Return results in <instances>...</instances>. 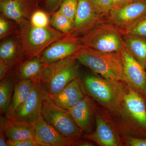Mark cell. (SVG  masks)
Listing matches in <instances>:
<instances>
[{
	"mask_svg": "<svg viewBox=\"0 0 146 146\" xmlns=\"http://www.w3.org/2000/svg\"><path fill=\"white\" fill-rule=\"evenodd\" d=\"M96 128L95 132L85 134L83 137L103 146L119 145L117 139L112 129L100 116L96 119Z\"/></svg>",
	"mask_w": 146,
	"mask_h": 146,
	"instance_id": "d6986e66",
	"label": "cell"
},
{
	"mask_svg": "<svg viewBox=\"0 0 146 146\" xmlns=\"http://www.w3.org/2000/svg\"><path fill=\"white\" fill-rule=\"evenodd\" d=\"M124 42L129 50L146 68V37L123 34Z\"/></svg>",
	"mask_w": 146,
	"mask_h": 146,
	"instance_id": "ffe728a7",
	"label": "cell"
},
{
	"mask_svg": "<svg viewBox=\"0 0 146 146\" xmlns=\"http://www.w3.org/2000/svg\"><path fill=\"white\" fill-rule=\"evenodd\" d=\"M74 55L78 62L106 79L128 83L120 52H103L84 46Z\"/></svg>",
	"mask_w": 146,
	"mask_h": 146,
	"instance_id": "7a4b0ae2",
	"label": "cell"
},
{
	"mask_svg": "<svg viewBox=\"0 0 146 146\" xmlns=\"http://www.w3.org/2000/svg\"><path fill=\"white\" fill-rule=\"evenodd\" d=\"M78 4V0H63L58 10L64 16L74 21Z\"/></svg>",
	"mask_w": 146,
	"mask_h": 146,
	"instance_id": "4316f807",
	"label": "cell"
},
{
	"mask_svg": "<svg viewBox=\"0 0 146 146\" xmlns=\"http://www.w3.org/2000/svg\"><path fill=\"white\" fill-rule=\"evenodd\" d=\"M128 144L131 146H146V139L134 138H128Z\"/></svg>",
	"mask_w": 146,
	"mask_h": 146,
	"instance_id": "e575fe53",
	"label": "cell"
},
{
	"mask_svg": "<svg viewBox=\"0 0 146 146\" xmlns=\"http://www.w3.org/2000/svg\"><path fill=\"white\" fill-rule=\"evenodd\" d=\"M11 66L8 65L2 60H0V80H3L8 75L9 70L11 68Z\"/></svg>",
	"mask_w": 146,
	"mask_h": 146,
	"instance_id": "836d02e7",
	"label": "cell"
},
{
	"mask_svg": "<svg viewBox=\"0 0 146 146\" xmlns=\"http://www.w3.org/2000/svg\"><path fill=\"white\" fill-rule=\"evenodd\" d=\"M63 0H46V7L48 13H53L57 11Z\"/></svg>",
	"mask_w": 146,
	"mask_h": 146,
	"instance_id": "d6a6232c",
	"label": "cell"
},
{
	"mask_svg": "<svg viewBox=\"0 0 146 146\" xmlns=\"http://www.w3.org/2000/svg\"><path fill=\"white\" fill-rule=\"evenodd\" d=\"M14 80L12 76H7L0 84V112L1 115L6 114L12 99L14 89Z\"/></svg>",
	"mask_w": 146,
	"mask_h": 146,
	"instance_id": "cb8c5ba5",
	"label": "cell"
},
{
	"mask_svg": "<svg viewBox=\"0 0 146 146\" xmlns=\"http://www.w3.org/2000/svg\"><path fill=\"white\" fill-rule=\"evenodd\" d=\"M73 145L78 146H94V144L88 142H81L80 143H74Z\"/></svg>",
	"mask_w": 146,
	"mask_h": 146,
	"instance_id": "d590c367",
	"label": "cell"
},
{
	"mask_svg": "<svg viewBox=\"0 0 146 146\" xmlns=\"http://www.w3.org/2000/svg\"><path fill=\"white\" fill-rule=\"evenodd\" d=\"M7 1V0H0L1 2L4 1Z\"/></svg>",
	"mask_w": 146,
	"mask_h": 146,
	"instance_id": "f35d334b",
	"label": "cell"
},
{
	"mask_svg": "<svg viewBox=\"0 0 146 146\" xmlns=\"http://www.w3.org/2000/svg\"><path fill=\"white\" fill-rule=\"evenodd\" d=\"M30 23L33 26L43 28L49 25L50 21L46 12L41 10H37L31 14Z\"/></svg>",
	"mask_w": 146,
	"mask_h": 146,
	"instance_id": "83f0119b",
	"label": "cell"
},
{
	"mask_svg": "<svg viewBox=\"0 0 146 146\" xmlns=\"http://www.w3.org/2000/svg\"></svg>",
	"mask_w": 146,
	"mask_h": 146,
	"instance_id": "ab89813d",
	"label": "cell"
},
{
	"mask_svg": "<svg viewBox=\"0 0 146 146\" xmlns=\"http://www.w3.org/2000/svg\"><path fill=\"white\" fill-rule=\"evenodd\" d=\"M0 120V146H7V140L5 136V128L8 119L1 115Z\"/></svg>",
	"mask_w": 146,
	"mask_h": 146,
	"instance_id": "1f68e13d",
	"label": "cell"
},
{
	"mask_svg": "<svg viewBox=\"0 0 146 146\" xmlns=\"http://www.w3.org/2000/svg\"><path fill=\"white\" fill-rule=\"evenodd\" d=\"M146 13V0H135L113 9L109 22L120 29L125 28Z\"/></svg>",
	"mask_w": 146,
	"mask_h": 146,
	"instance_id": "30bf717a",
	"label": "cell"
},
{
	"mask_svg": "<svg viewBox=\"0 0 146 146\" xmlns=\"http://www.w3.org/2000/svg\"><path fill=\"white\" fill-rule=\"evenodd\" d=\"M133 1H135V0H123L122 2L121 3L120 5L126 3L130 2H131Z\"/></svg>",
	"mask_w": 146,
	"mask_h": 146,
	"instance_id": "74e56055",
	"label": "cell"
},
{
	"mask_svg": "<svg viewBox=\"0 0 146 146\" xmlns=\"http://www.w3.org/2000/svg\"><path fill=\"white\" fill-rule=\"evenodd\" d=\"M84 82L88 93L95 100L110 109L117 106L122 93L117 82L92 74L85 76Z\"/></svg>",
	"mask_w": 146,
	"mask_h": 146,
	"instance_id": "5b68a950",
	"label": "cell"
},
{
	"mask_svg": "<svg viewBox=\"0 0 146 146\" xmlns=\"http://www.w3.org/2000/svg\"><path fill=\"white\" fill-rule=\"evenodd\" d=\"M98 13L104 16H109L114 7L112 0H89Z\"/></svg>",
	"mask_w": 146,
	"mask_h": 146,
	"instance_id": "f1b7e54d",
	"label": "cell"
},
{
	"mask_svg": "<svg viewBox=\"0 0 146 146\" xmlns=\"http://www.w3.org/2000/svg\"><path fill=\"white\" fill-rule=\"evenodd\" d=\"M11 31V26L3 16L0 18V38L2 39L8 36Z\"/></svg>",
	"mask_w": 146,
	"mask_h": 146,
	"instance_id": "4dcf8cb0",
	"label": "cell"
},
{
	"mask_svg": "<svg viewBox=\"0 0 146 146\" xmlns=\"http://www.w3.org/2000/svg\"><path fill=\"white\" fill-rule=\"evenodd\" d=\"M19 48L16 39L5 40L0 46V60L11 67L19 63Z\"/></svg>",
	"mask_w": 146,
	"mask_h": 146,
	"instance_id": "603a6c76",
	"label": "cell"
},
{
	"mask_svg": "<svg viewBox=\"0 0 146 146\" xmlns=\"http://www.w3.org/2000/svg\"><path fill=\"white\" fill-rule=\"evenodd\" d=\"M128 84L146 100V71L130 52L124 42L120 51Z\"/></svg>",
	"mask_w": 146,
	"mask_h": 146,
	"instance_id": "8992f818",
	"label": "cell"
},
{
	"mask_svg": "<svg viewBox=\"0 0 146 146\" xmlns=\"http://www.w3.org/2000/svg\"><path fill=\"white\" fill-rule=\"evenodd\" d=\"M7 140L35 139V123L23 120L8 119L5 128Z\"/></svg>",
	"mask_w": 146,
	"mask_h": 146,
	"instance_id": "2e32d148",
	"label": "cell"
},
{
	"mask_svg": "<svg viewBox=\"0 0 146 146\" xmlns=\"http://www.w3.org/2000/svg\"><path fill=\"white\" fill-rule=\"evenodd\" d=\"M104 17L97 11L89 0H78L73 29L68 35L82 36L104 22Z\"/></svg>",
	"mask_w": 146,
	"mask_h": 146,
	"instance_id": "52a82bcc",
	"label": "cell"
},
{
	"mask_svg": "<svg viewBox=\"0 0 146 146\" xmlns=\"http://www.w3.org/2000/svg\"><path fill=\"white\" fill-rule=\"evenodd\" d=\"M75 122L83 131L90 129L93 114V105L86 96L68 110Z\"/></svg>",
	"mask_w": 146,
	"mask_h": 146,
	"instance_id": "e0dca14e",
	"label": "cell"
},
{
	"mask_svg": "<svg viewBox=\"0 0 146 146\" xmlns=\"http://www.w3.org/2000/svg\"><path fill=\"white\" fill-rule=\"evenodd\" d=\"M79 38L84 46L103 52H119L124 43L120 29L105 21Z\"/></svg>",
	"mask_w": 146,
	"mask_h": 146,
	"instance_id": "3957f363",
	"label": "cell"
},
{
	"mask_svg": "<svg viewBox=\"0 0 146 146\" xmlns=\"http://www.w3.org/2000/svg\"><path fill=\"white\" fill-rule=\"evenodd\" d=\"M76 61L65 67L45 84L44 88L50 96L57 94L72 80L79 77V69Z\"/></svg>",
	"mask_w": 146,
	"mask_h": 146,
	"instance_id": "5bb4252c",
	"label": "cell"
},
{
	"mask_svg": "<svg viewBox=\"0 0 146 146\" xmlns=\"http://www.w3.org/2000/svg\"><path fill=\"white\" fill-rule=\"evenodd\" d=\"M35 138L41 146H70L74 141L62 136L52 126L39 115L35 123Z\"/></svg>",
	"mask_w": 146,
	"mask_h": 146,
	"instance_id": "8fae6325",
	"label": "cell"
},
{
	"mask_svg": "<svg viewBox=\"0 0 146 146\" xmlns=\"http://www.w3.org/2000/svg\"><path fill=\"white\" fill-rule=\"evenodd\" d=\"M123 99L128 113L146 131V105L144 98L136 90L130 88L123 95Z\"/></svg>",
	"mask_w": 146,
	"mask_h": 146,
	"instance_id": "4fadbf2b",
	"label": "cell"
},
{
	"mask_svg": "<svg viewBox=\"0 0 146 146\" xmlns=\"http://www.w3.org/2000/svg\"><path fill=\"white\" fill-rule=\"evenodd\" d=\"M33 82L29 80H19L14 86L13 95L6 117L13 119L16 112L26 101L33 87Z\"/></svg>",
	"mask_w": 146,
	"mask_h": 146,
	"instance_id": "ac0fdd59",
	"label": "cell"
},
{
	"mask_svg": "<svg viewBox=\"0 0 146 146\" xmlns=\"http://www.w3.org/2000/svg\"><path fill=\"white\" fill-rule=\"evenodd\" d=\"M76 60L75 56L74 54L49 64H43L37 80L42 85L46 84L50 81L58 73Z\"/></svg>",
	"mask_w": 146,
	"mask_h": 146,
	"instance_id": "44dd1931",
	"label": "cell"
},
{
	"mask_svg": "<svg viewBox=\"0 0 146 146\" xmlns=\"http://www.w3.org/2000/svg\"><path fill=\"white\" fill-rule=\"evenodd\" d=\"M41 113L45 121L65 138L74 141L82 135L69 110L55 104L48 94L43 100Z\"/></svg>",
	"mask_w": 146,
	"mask_h": 146,
	"instance_id": "277c9868",
	"label": "cell"
},
{
	"mask_svg": "<svg viewBox=\"0 0 146 146\" xmlns=\"http://www.w3.org/2000/svg\"><path fill=\"white\" fill-rule=\"evenodd\" d=\"M21 26L16 37L19 63L39 57L49 46L65 35L50 25L36 27L29 21Z\"/></svg>",
	"mask_w": 146,
	"mask_h": 146,
	"instance_id": "6da1fadb",
	"label": "cell"
},
{
	"mask_svg": "<svg viewBox=\"0 0 146 146\" xmlns=\"http://www.w3.org/2000/svg\"><path fill=\"white\" fill-rule=\"evenodd\" d=\"M112 1L113 2V6H114L113 9H114L119 5L122 2L123 0H112Z\"/></svg>",
	"mask_w": 146,
	"mask_h": 146,
	"instance_id": "8d00e7d4",
	"label": "cell"
},
{
	"mask_svg": "<svg viewBox=\"0 0 146 146\" xmlns=\"http://www.w3.org/2000/svg\"><path fill=\"white\" fill-rule=\"evenodd\" d=\"M120 30L123 35L146 37V13L129 26Z\"/></svg>",
	"mask_w": 146,
	"mask_h": 146,
	"instance_id": "484cf974",
	"label": "cell"
},
{
	"mask_svg": "<svg viewBox=\"0 0 146 146\" xmlns=\"http://www.w3.org/2000/svg\"><path fill=\"white\" fill-rule=\"evenodd\" d=\"M84 46L79 37L67 35L49 46L39 58L43 64H49L73 55Z\"/></svg>",
	"mask_w": 146,
	"mask_h": 146,
	"instance_id": "ba28073f",
	"label": "cell"
},
{
	"mask_svg": "<svg viewBox=\"0 0 146 146\" xmlns=\"http://www.w3.org/2000/svg\"><path fill=\"white\" fill-rule=\"evenodd\" d=\"M7 146H41L35 139L7 140Z\"/></svg>",
	"mask_w": 146,
	"mask_h": 146,
	"instance_id": "f546056e",
	"label": "cell"
},
{
	"mask_svg": "<svg viewBox=\"0 0 146 146\" xmlns=\"http://www.w3.org/2000/svg\"><path fill=\"white\" fill-rule=\"evenodd\" d=\"M33 81V85L31 92L16 112L13 118L14 119L23 120L35 123L42 113L43 100L48 94L37 79Z\"/></svg>",
	"mask_w": 146,
	"mask_h": 146,
	"instance_id": "9c48e42d",
	"label": "cell"
},
{
	"mask_svg": "<svg viewBox=\"0 0 146 146\" xmlns=\"http://www.w3.org/2000/svg\"><path fill=\"white\" fill-rule=\"evenodd\" d=\"M55 104L69 110L84 98L79 77L75 79L57 94L50 96Z\"/></svg>",
	"mask_w": 146,
	"mask_h": 146,
	"instance_id": "7c38bea8",
	"label": "cell"
},
{
	"mask_svg": "<svg viewBox=\"0 0 146 146\" xmlns=\"http://www.w3.org/2000/svg\"><path fill=\"white\" fill-rule=\"evenodd\" d=\"M43 65L39 57L26 60L21 64L16 71V77L19 80L37 79Z\"/></svg>",
	"mask_w": 146,
	"mask_h": 146,
	"instance_id": "7402d4cb",
	"label": "cell"
},
{
	"mask_svg": "<svg viewBox=\"0 0 146 146\" xmlns=\"http://www.w3.org/2000/svg\"><path fill=\"white\" fill-rule=\"evenodd\" d=\"M0 10L4 17L22 25L28 22L29 9L27 0H7L1 2Z\"/></svg>",
	"mask_w": 146,
	"mask_h": 146,
	"instance_id": "9a60e30c",
	"label": "cell"
},
{
	"mask_svg": "<svg viewBox=\"0 0 146 146\" xmlns=\"http://www.w3.org/2000/svg\"><path fill=\"white\" fill-rule=\"evenodd\" d=\"M50 23L53 27L65 35L70 34L74 27V21L69 19L57 10L52 13Z\"/></svg>",
	"mask_w": 146,
	"mask_h": 146,
	"instance_id": "d4e9b609",
	"label": "cell"
}]
</instances>
